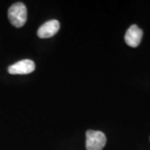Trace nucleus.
<instances>
[{"label":"nucleus","instance_id":"7ed1b4c3","mask_svg":"<svg viewBox=\"0 0 150 150\" xmlns=\"http://www.w3.org/2000/svg\"><path fill=\"white\" fill-rule=\"evenodd\" d=\"M35 70V64L30 59H23L8 67V71L10 74H28Z\"/></svg>","mask_w":150,"mask_h":150},{"label":"nucleus","instance_id":"39448f33","mask_svg":"<svg viewBox=\"0 0 150 150\" xmlns=\"http://www.w3.org/2000/svg\"><path fill=\"white\" fill-rule=\"evenodd\" d=\"M60 24L58 20L52 19L44 23L41 27L38 29V36L41 38H48L53 37L59 30Z\"/></svg>","mask_w":150,"mask_h":150},{"label":"nucleus","instance_id":"f03ea898","mask_svg":"<svg viewBox=\"0 0 150 150\" xmlns=\"http://www.w3.org/2000/svg\"><path fill=\"white\" fill-rule=\"evenodd\" d=\"M106 136L101 131L88 130L86 132V149L102 150L106 144Z\"/></svg>","mask_w":150,"mask_h":150},{"label":"nucleus","instance_id":"20e7f679","mask_svg":"<svg viewBox=\"0 0 150 150\" xmlns=\"http://www.w3.org/2000/svg\"><path fill=\"white\" fill-rule=\"evenodd\" d=\"M143 38V30L136 24L132 25L125 33V43L132 48H136L139 45Z\"/></svg>","mask_w":150,"mask_h":150},{"label":"nucleus","instance_id":"f257e3e1","mask_svg":"<svg viewBox=\"0 0 150 150\" xmlns=\"http://www.w3.org/2000/svg\"><path fill=\"white\" fill-rule=\"evenodd\" d=\"M27 8L23 3H15L8 10V19L16 28L23 27L27 21Z\"/></svg>","mask_w":150,"mask_h":150}]
</instances>
